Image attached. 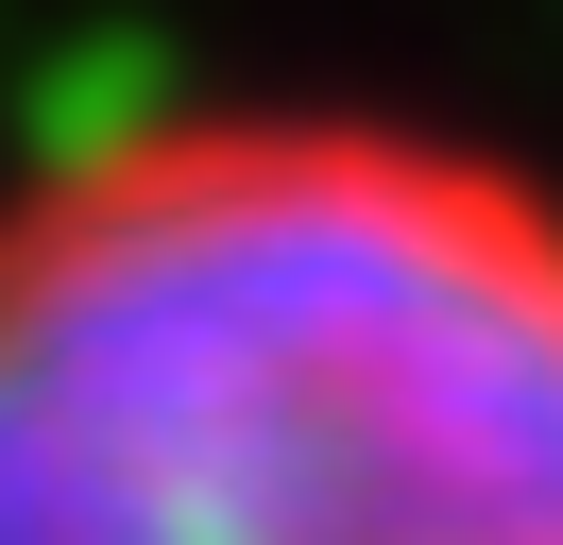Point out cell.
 <instances>
[{
  "label": "cell",
  "mask_w": 563,
  "mask_h": 545,
  "mask_svg": "<svg viewBox=\"0 0 563 545\" xmlns=\"http://www.w3.org/2000/svg\"><path fill=\"white\" fill-rule=\"evenodd\" d=\"M0 545H563V188L358 102L52 154L0 188Z\"/></svg>",
  "instance_id": "obj_1"
}]
</instances>
